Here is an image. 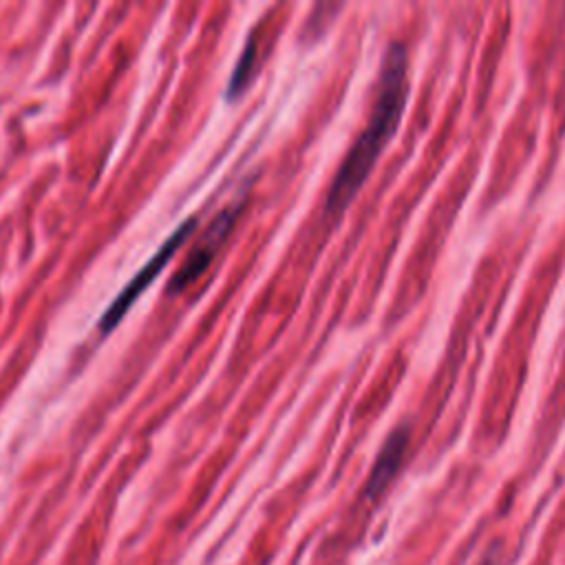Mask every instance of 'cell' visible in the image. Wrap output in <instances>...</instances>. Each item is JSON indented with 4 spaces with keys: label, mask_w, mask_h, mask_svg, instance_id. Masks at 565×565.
Here are the masks:
<instances>
[{
    "label": "cell",
    "mask_w": 565,
    "mask_h": 565,
    "mask_svg": "<svg viewBox=\"0 0 565 565\" xmlns=\"http://www.w3.org/2000/svg\"><path fill=\"white\" fill-rule=\"evenodd\" d=\"M406 68V51L402 44L393 42L382 60L380 88L371 117L362 132L358 135V139L353 141V146L349 148V152L344 154L327 192L329 214H340L353 201V196L366 181L371 168L375 166V159L395 135L408 97Z\"/></svg>",
    "instance_id": "6da1fadb"
},
{
    "label": "cell",
    "mask_w": 565,
    "mask_h": 565,
    "mask_svg": "<svg viewBox=\"0 0 565 565\" xmlns=\"http://www.w3.org/2000/svg\"><path fill=\"white\" fill-rule=\"evenodd\" d=\"M194 227H196V218H194V216L188 218V221H183V223L170 234V238L159 247V252H157V254L132 276V280L117 294V298L108 305V309L102 313V318H99V322H97V329H99L102 333H110V331L121 322V318L130 311V307L135 305V300L139 298V294L150 287V282L154 280V276L166 267V263H168V260L174 256V252L185 243V238L194 232Z\"/></svg>",
    "instance_id": "7a4b0ae2"
},
{
    "label": "cell",
    "mask_w": 565,
    "mask_h": 565,
    "mask_svg": "<svg viewBox=\"0 0 565 565\" xmlns=\"http://www.w3.org/2000/svg\"><path fill=\"white\" fill-rule=\"evenodd\" d=\"M243 203L236 201L232 205H227L223 212L216 214V218L207 225V230L203 232V236L196 241V245L192 247V252L185 256L183 265L174 271V276L168 282V294H181L188 285H192L212 263V258L218 254L221 245L225 243V238L230 236L238 214H241Z\"/></svg>",
    "instance_id": "3957f363"
},
{
    "label": "cell",
    "mask_w": 565,
    "mask_h": 565,
    "mask_svg": "<svg viewBox=\"0 0 565 565\" xmlns=\"http://www.w3.org/2000/svg\"><path fill=\"white\" fill-rule=\"evenodd\" d=\"M406 446H408V428L402 426V428H395L386 441L382 444L380 452H377V459L369 472V479H366V486H364V494L369 499L377 497L384 492V488L391 483V479L395 477L402 459H404V452H406Z\"/></svg>",
    "instance_id": "277c9868"
},
{
    "label": "cell",
    "mask_w": 565,
    "mask_h": 565,
    "mask_svg": "<svg viewBox=\"0 0 565 565\" xmlns=\"http://www.w3.org/2000/svg\"><path fill=\"white\" fill-rule=\"evenodd\" d=\"M254 53H256V40L254 35H249V40L245 42V49L241 53V60L234 66V73L230 77L227 84V97H236L245 90L249 77H252V68H254Z\"/></svg>",
    "instance_id": "5b68a950"
}]
</instances>
